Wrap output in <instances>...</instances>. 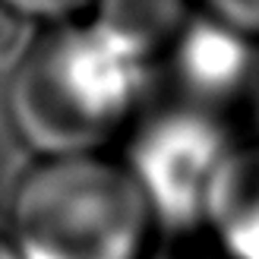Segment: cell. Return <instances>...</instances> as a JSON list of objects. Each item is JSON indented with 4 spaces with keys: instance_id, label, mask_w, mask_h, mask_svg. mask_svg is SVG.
Segmentation results:
<instances>
[{
    "instance_id": "cell-3",
    "label": "cell",
    "mask_w": 259,
    "mask_h": 259,
    "mask_svg": "<svg viewBox=\"0 0 259 259\" xmlns=\"http://www.w3.org/2000/svg\"><path fill=\"white\" fill-rule=\"evenodd\" d=\"M126 167L158 225L205 222L209 199L234 152L202 108H171L133 120Z\"/></svg>"
},
{
    "instance_id": "cell-8",
    "label": "cell",
    "mask_w": 259,
    "mask_h": 259,
    "mask_svg": "<svg viewBox=\"0 0 259 259\" xmlns=\"http://www.w3.org/2000/svg\"><path fill=\"white\" fill-rule=\"evenodd\" d=\"M215 22L228 25L243 38H259V0H202Z\"/></svg>"
},
{
    "instance_id": "cell-7",
    "label": "cell",
    "mask_w": 259,
    "mask_h": 259,
    "mask_svg": "<svg viewBox=\"0 0 259 259\" xmlns=\"http://www.w3.org/2000/svg\"><path fill=\"white\" fill-rule=\"evenodd\" d=\"M92 4L95 0H0V10L19 22L57 25V22L85 19Z\"/></svg>"
},
{
    "instance_id": "cell-4",
    "label": "cell",
    "mask_w": 259,
    "mask_h": 259,
    "mask_svg": "<svg viewBox=\"0 0 259 259\" xmlns=\"http://www.w3.org/2000/svg\"><path fill=\"white\" fill-rule=\"evenodd\" d=\"M180 85L196 101H225L247 85L250 76V38L231 32L228 25L199 19L167 51Z\"/></svg>"
},
{
    "instance_id": "cell-5",
    "label": "cell",
    "mask_w": 259,
    "mask_h": 259,
    "mask_svg": "<svg viewBox=\"0 0 259 259\" xmlns=\"http://www.w3.org/2000/svg\"><path fill=\"white\" fill-rule=\"evenodd\" d=\"M89 22L142 67L167 51L190 25L187 0H95Z\"/></svg>"
},
{
    "instance_id": "cell-9",
    "label": "cell",
    "mask_w": 259,
    "mask_h": 259,
    "mask_svg": "<svg viewBox=\"0 0 259 259\" xmlns=\"http://www.w3.org/2000/svg\"><path fill=\"white\" fill-rule=\"evenodd\" d=\"M0 259H22V253L10 240V234H0Z\"/></svg>"
},
{
    "instance_id": "cell-6",
    "label": "cell",
    "mask_w": 259,
    "mask_h": 259,
    "mask_svg": "<svg viewBox=\"0 0 259 259\" xmlns=\"http://www.w3.org/2000/svg\"><path fill=\"white\" fill-rule=\"evenodd\" d=\"M205 222L218 228L234 259H259V152L228 158Z\"/></svg>"
},
{
    "instance_id": "cell-1",
    "label": "cell",
    "mask_w": 259,
    "mask_h": 259,
    "mask_svg": "<svg viewBox=\"0 0 259 259\" xmlns=\"http://www.w3.org/2000/svg\"><path fill=\"white\" fill-rule=\"evenodd\" d=\"M142 70L89 19L45 25L7 85L10 123L38 155L101 152L139 117Z\"/></svg>"
},
{
    "instance_id": "cell-2",
    "label": "cell",
    "mask_w": 259,
    "mask_h": 259,
    "mask_svg": "<svg viewBox=\"0 0 259 259\" xmlns=\"http://www.w3.org/2000/svg\"><path fill=\"white\" fill-rule=\"evenodd\" d=\"M158 228L130 167L105 152L38 155L10 202L22 259H146Z\"/></svg>"
}]
</instances>
